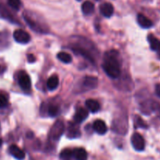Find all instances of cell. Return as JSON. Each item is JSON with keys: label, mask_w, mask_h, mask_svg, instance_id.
Instances as JSON below:
<instances>
[{"label": "cell", "mask_w": 160, "mask_h": 160, "mask_svg": "<svg viewBox=\"0 0 160 160\" xmlns=\"http://www.w3.org/2000/svg\"><path fill=\"white\" fill-rule=\"evenodd\" d=\"M102 68L106 75L112 78H117L120 75V63L118 53L115 50L107 52L104 56Z\"/></svg>", "instance_id": "6da1fadb"}, {"label": "cell", "mask_w": 160, "mask_h": 160, "mask_svg": "<svg viewBox=\"0 0 160 160\" xmlns=\"http://www.w3.org/2000/svg\"><path fill=\"white\" fill-rule=\"evenodd\" d=\"M65 131V124L62 120H57L52 126L48 133V137L51 141H57Z\"/></svg>", "instance_id": "7a4b0ae2"}, {"label": "cell", "mask_w": 160, "mask_h": 160, "mask_svg": "<svg viewBox=\"0 0 160 160\" xmlns=\"http://www.w3.org/2000/svg\"><path fill=\"white\" fill-rule=\"evenodd\" d=\"M72 51L74 52L76 54H79L85 58L88 61H90L92 64H95V59L93 57V54L90 52V50L87 47H84L81 45H75L72 46Z\"/></svg>", "instance_id": "3957f363"}, {"label": "cell", "mask_w": 160, "mask_h": 160, "mask_svg": "<svg viewBox=\"0 0 160 160\" xmlns=\"http://www.w3.org/2000/svg\"><path fill=\"white\" fill-rule=\"evenodd\" d=\"M19 86L25 92L30 91L31 88V82L29 75L25 72H20L17 75Z\"/></svg>", "instance_id": "277c9868"}, {"label": "cell", "mask_w": 160, "mask_h": 160, "mask_svg": "<svg viewBox=\"0 0 160 160\" xmlns=\"http://www.w3.org/2000/svg\"><path fill=\"white\" fill-rule=\"evenodd\" d=\"M131 144L138 152H142L145 147V141L143 136L138 133H134L131 136Z\"/></svg>", "instance_id": "5b68a950"}, {"label": "cell", "mask_w": 160, "mask_h": 160, "mask_svg": "<svg viewBox=\"0 0 160 160\" xmlns=\"http://www.w3.org/2000/svg\"><path fill=\"white\" fill-rule=\"evenodd\" d=\"M13 39L18 43L27 44L31 40V36L27 31L22 29H17L13 32Z\"/></svg>", "instance_id": "8992f818"}, {"label": "cell", "mask_w": 160, "mask_h": 160, "mask_svg": "<svg viewBox=\"0 0 160 160\" xmlns=\"http://www.w3.org/2000/svg\"><path fill=\"white\" fill-rule=\"evenodd\" d=\"M23 17H24V19L25 20H26L27 23H28V24L29 25V27L33 30V31H37V32H40V33H45L48 31L46 30V28H43V27L42 26V24H41L40 23H38V22L33 20L31 17H28V16L26 15H24Z\"/></svg>", "instance_id": "52a82bcc"}, {"label": "cell", "mask_w": 160, "mask_h": 160, "mask_svg": "<svg viewBox=\"0 0 160 160\" xmlns=\"http://www.w3.org/2000/svg\"><path fill=\"white\" fill-rule=\"evenodd\" d=\"M9 153L17 160H23L25 158L24 152L15 144H12L11 146H9Z\"/></svg>", "instance_id": "ba28073f"}, {"label": "cell", "mask_w": 160, "mask_h": 160, "mask_svg": "<svg viewBox=\"0 0 160 160\" xmlns=\"http://www.w3.org/2000/svg\"><path fill=\"white\" fill-rule=\"evenodd\" d=\"M98 80L95 76H86L83 80V86L87 89H95L98 86Z\"/></svg>", "instance_id": "9c48e42d"}, {"label": "cell", "mask_w": 160, "mask_h": 160, "mask_svg": "<svg viewBox=\"0 0 160 160\" xmlns=\"http://www.w3.org/2000/svg\"><path fill=\"white\" fill-rule=\"evenodd\" d=\"M93 129L97 133L100 135H104L107 132V125L105 123L104 121L101 119H97L93 123Z\"/></svg>", "instance_id": "30bf717a"}, {"label": "cell", "mask_w": 160, "mask_h": 160, "mask_svg": "<svg viewBox=\"0 0 160 160\" xmlns=\"http://www.w3.org/2000/svg\"><path fill=\"white\" fill-rule=\"evenodd\" d=\"M99 9L102 15L104 16L105 17H110L111 16H112L114 12L113 6L109 3H102V4L100 6Z\"/></svg>", "instance_id": "8fae6325"}, {"label": "cell", "mask_w": 160, "mask_h": 160, "mask_svg": "<svg viewBox=\"0 0 160 160\" xmlns=\"http://www.w3.org/2000/svg\"><path fill=\"white\" fill-rule=\"evenodd\" d=\"M137 20L138 24L140 25L142 28H145V29H148V28H152V27L153 26L152 21L142 13L138 14Z\"/></svg>", "instance_id": "7c38bea8"}, {"label": "cell", "mask_w": 160, "mask_h": 160, "mask_svg": "<svg viewBox=\"0 0 160 160\" xmlns=\"http://www.w3.org/2000/svg\"><path fill=\"white\" fill-rule=\"evenodd\" d=\"M88 116V111L84 108H79L77 110L76 113L73 116V119L76 123H81L87 119Z\"/></svg>", "instance_id": "4fadbf2b"}, {"label": "cell", "mask_w": 160, "mask_h": 160, "mask_svg": "<svg viewBox=\"0 0 160 160\" xmlns=\"http://www.w3.org/2000/svg\"><path fill=\"white\" fill-rule=\"evenodd\" d=\"M59 84V77L56 75H52V76H50L49 78H48V80H47V88H48V90L50 91L55 90V89L58 87Z\"/></svg>", "instance_id": "5bb4252c"}, {"label": "cell", "mask_w": 160, "mask_h": 160, "mask_svg": "<svg viewBox=\"0 0 160 160\" xmlns=\"http://www.w3.org/2000/svg\"><path fill=\"white\" fill-rule=\"evenodd\" d=\"M148 41L149 42L150 48L153 51H158L160 49V40L154 36V35L149 34L148 35Z\"/></svg>", "instance_id": "9a60e30c"}, {"label": "cell", "mask_w": 160, "mask_h": 160, "mask_svg": "<svg viewBox=\"0 0 160 160\" xmlns=\"http://www.w3.org/2000/svg\"><path fill=\"white\" fill-rule=\"evenodd\" d=\"M85 105L88 109L92 113H96L100 110V104L97 100L93 99H88L85 101Z\"/></svg>", "instance_id": "2e32d148"}, {"label": "cell", "mask_w": 160, "mask_h": 160, "mask_svg": "<svg viewBox=\"0 0 160 160\" xmlns=\"http://www.w3.org/2000/svg\"><path fill=\"white\" fill-rule=\"evenodd\" d=\"M73 156L76 160H87L88 153L85 149L82 147H78L73 151Z\"/></svg>", "instance_id": "e0dca14e"}, {"label": "cell", "mask_w": 160, "mask_h": 160, "mask_svg": "<svg viewBox=\"0 0 160 160\" xmlns=\"http://www.w3.org/2000/svg\"><path fill=\"white\" fill-rule=\"evenodd\" d=\"M0 15H1L2 17H4V18L9 20V21L13 22V23H17V21L15 20V18H14L13 16L12 15V13H11L6 9V6L1 3H0Z\"/></svg>", "instance_id": "ac0fdd59"}, {"label": "cell", "mask_w": 160, "mask_h": 160, "mask_svg": "<svg viewBox=\"0 0 160 160\" xmlns=\"http://www.w3.org/2000/svg\"><path fill=\"white\" fill-rule=\"evenodd\" d=\"M81 9L84 15H90L95 10V5L91 1H86L81 6Z\"/></svg>", "instance_id": "d6986e66"}, {"label": "cell", "mask_w": 160, "mask_h": 160, "mask_svg": "<svg viewBox=\"0 0 160 160\" xmlns=\"http://www.w3.org/2000/svg\"><path fill=\"white\" fill-rule=\"evenodd\" d=\"M67 136L70 138H76L81 136V133H80L79 128L76 126V125H70L69 127L68 133Z\"/></svg>", "instance_id": "ffe728a7"}, {"label": "cell", "mask_w": 160, "mask_h": 160, "mask_svg": "<svg viewBox=\"0 0 160 160\" xmlns=\"http://www.w3.org/2000/svg\"><path fill=\"white\" fill-rule=\"evenodd\" d=\"M57 58L65 64H70L72 61V56L66 52H59L57 54Z\"/></svg>", "instance_id": "44dd1931"}, {"label": "cell", "mask_w": 160, "mask_h": 160, "mask_svg": "<svg viewBox=\"0 0 160 160\" xmlns=\"http://www.w3.org/2000/svg\"><path fill=\"white\" fill-rule=\"evenodd\" d=\"M47 115L50 117H56L58 115L59 112V107L56 106V105L50 104L49 106H48L46 110Z\"/></svg>", "instance_id": "7402d4cb"}, {"label": "cell", "mask_w": 160, "mask_h": 160, "mask_svg": "<svg viewBox=\"0 0 160 160\" xmlns=\"http://www.w3.org/2000/svg\"><path fill=\"white\" fill-rule=\"evenodd\" d=\"M59 157L62 160H70L73 157V151L69 148L64 149L60 152Z\"/></svg>", "instance_id": "603a6c76"}, {"label": "cell", "mask_w": 160, "mask_h": 160, "mask_svg": "<svg viewBox=\"0 0 160 160\" xmlns=\"http://www.w3.org/2000/svg\"><path fill=\"white\" fill-rule=\"evenodd\" d=\"M8 5L14 10H19L21 6L20 0H8Z\"/></svg>", "instance_id": "cb8c5ba5"}, {"label": "cell", "mask_w": 160, "mask_h": 160, "mask_svg": "<svg viewBox=\"0 0 160 160\" xmlns=\"http://www.w3.org/2000/svg\"><path fill=\"white\" fill-rule=\"evenodd\" d=\"M8 97L4 93L0 91V108H3L7 106L8 104Z\"/></svg>", "instance_id": "d4e9b609"}, {"label": "cell", "mask_w": 160, "mask_h": 160, "mask_svg": "<svg viewBox=\"0 0 160 160\" xmlns=\"http://www.w3.org/2000/svg\"><path fill=\"white\" fill-rule=\"evenodd\" d=\"M135 127L137 128H148V125L147 124L144 122L143 119H142L139 116H137L135 118Z\"/></svg>", "instance_id": "484cf974"}, {"label": "cell", "mask_w": 160, "mask_h": 160, "mask_svg": "<svg viewBox=\"0 0 160 160\" xmlns=\"http://www.w3.org/2000/svg\"><path fill=\"white\" fill-rule=\"evenodd\" d=\"M28 61L30 63H34L35 61V56L33 54H28Z\"/></svg>", "instance_id": "4316f807"}, {"label": "cell", "mask_w": 160, "mask_h": 160, "mask_svg": "<svg viewBox=\"0 0 160 160\" xmlns=\"http://www.w3.org/2000/svg\"><path fill=\"white\" fill-rule=\"evenodd\" d=\"M156 94L160 98V83H158L156 86Z\"/></svg>", "instance_id": "83f0119b"}, {"label": "cell", "mask_w": 160, "mask_h": 160, "mask_svg": "<svg viewBox=\"0 0 160 160\" xmlns=\"http://www.w3.org/2000/svg\"><path fill=\"white\" fill-rule=\"evenodd\" d=\"M156 111H158V112H159V115H160V104L157 103V105H156Z\"/></svg>", "instance_id": "f1b7e54d"}, {"label": "cell", "mask_w": 160, "mask_h": 160, "mask_svg": "<svg viewBox=\"0 0 160 160\" xmlns=\"http://www.w3.org/2000/svg\"><path fill=\"white\" fill-rule=\"evenodd\" d=\"M158 57H159V59L160 60V49L159 50H158Z\"/></svg>", "instance_id": "f546056e"}, {"label": "cell", "mask_w": 160, "mask_h": 160, "mask_svg": "<svg viewBox=\"0 0 160 160\" xmlns=\"http://www.w3.org/2000/svg\"><path fill=\"white\" fill-rule=\"evenodd\" d=\"M2 139L0 138V146L2 145Z\"/></svg>", "instance_id": "4dcf8cb0"}, {"label": "cell", "mask_w": 160, "mask_h": 160, "mask_svg": "<svg viewBox=\"0 0 160 160\" xmlns=\"http://www.w3.org/2000/svg\"><path fill=\"white\" fill-rule=\"evenodd\" d=\"M77 1H81V0H77Z\"/></svg>", "instance_id": "1f68e13d"}]
</instances>
